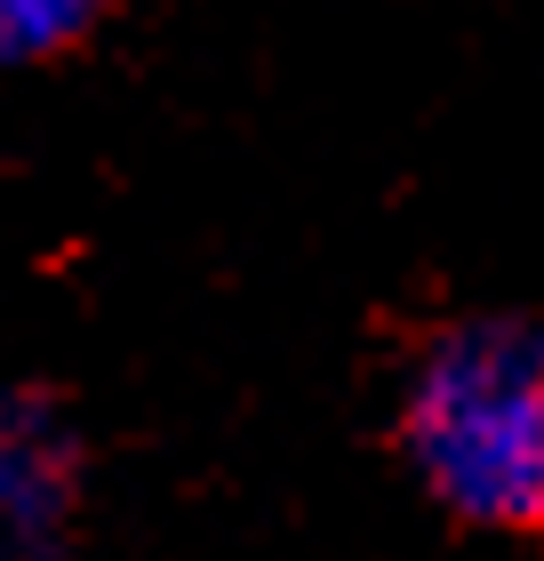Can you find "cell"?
Masks as SVG:
<instances>
[{
    "instance_id": "6da1fadb",
    "label": "cell",
    "mask_w": 544,
    "mask_h": 561,
    "mask_svg": "<svg viewBox=\"0 0 544 561\" xmlns=\"http://www.w3.org/2000/svg\"><path fill=\"white\" fill-rule=\"evenodd\" d=\"M401 457L449 522L544 538V321H440L401 386Z\"/></svg>"
},
{
    "instance_id": "7a4b0ae2",
    "label": "cell",
    "mask_w": 544,
    "mask_h": 561,
    "mask_svg": "<svg viewBox=\"0 0 544 561\" xmlns=\"http://www.w3.org/2000/svg\"><path fill=\"white\" fill-rule=\"evenodd\" d=\"M81 433L33 386H0V561H57L81 522Z\"/></svg>"
},
{
    "instance_id": "3957f363",
    "label": "cell",
    "mask_w": 544,
    "mask_h": 561,
    "mask_svg": "<svg viewBox=\"0 0 544 561\" xmlns=\"http://www.w3.org/2000/svg\"><path fill=\"white\" fill-rule=\"evenodd\" d=\"M113 0H0V65H57L72 57Z\"/></svg>"
}]
</instances>
